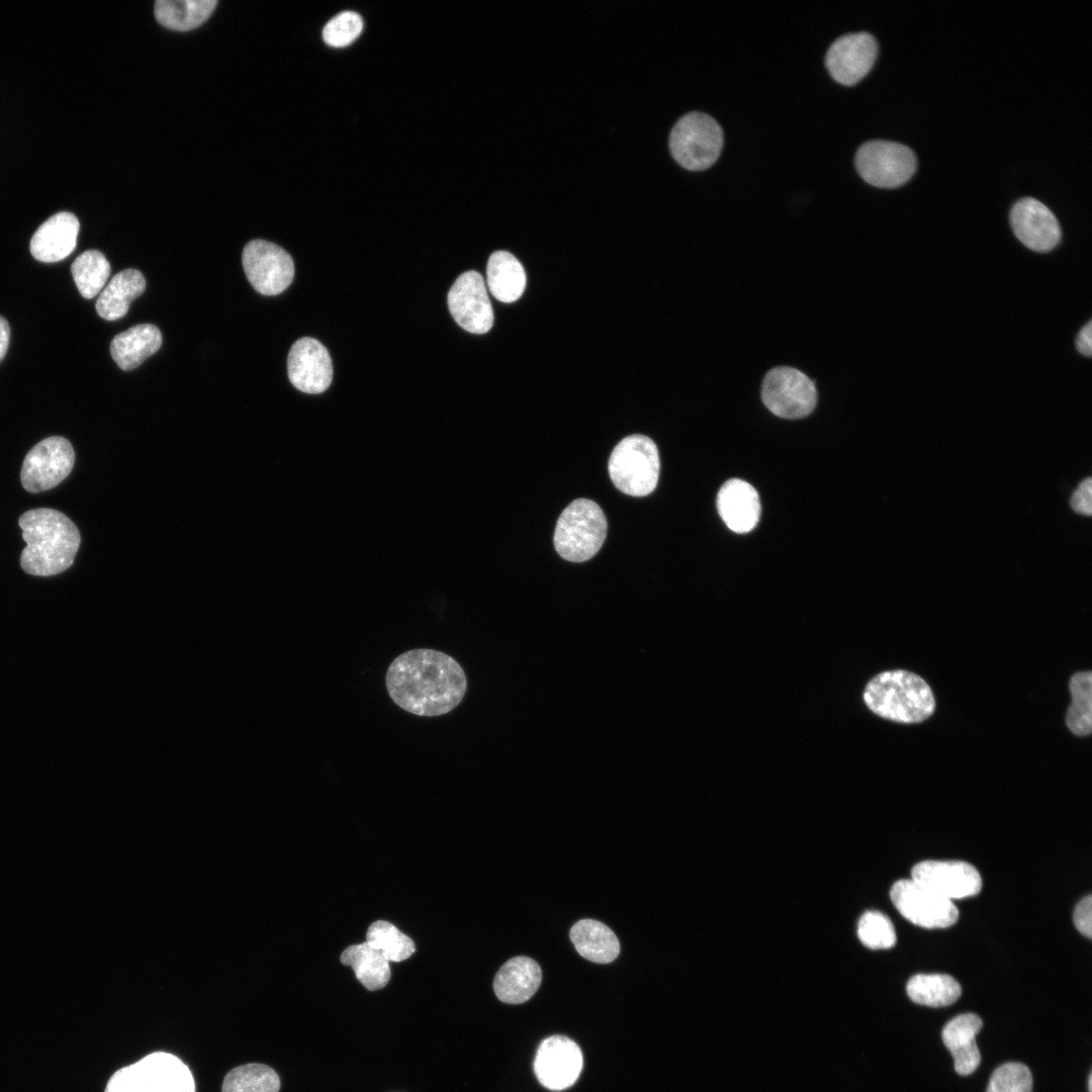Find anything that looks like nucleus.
<instances>
[{
    "label": "nucleus",
    "instance_id": "1",
    "mask_svg": "<svg viewBox=\"0 0 1092 1092\" xmlns=\"http://www.w3.org/2000/svg\"><path fill=\"white\" fill-rule=\"evenodd\" d=\"M385 684L398 707L423 717L451 712L461 703L467 689L461 665L450 655L429 648L398 655L386 671Z\"/></svg>",
    "mask_w": 1092,
    "mask_h": 1092
},
{
    "label": "nucleus",
    "instance_id": "2",
    "mask_svg": "<svg viewBox=\"0 0 1092 1092\" xmlns=\"http://www.w3.org/2000/svg\"><path fill=\"white\" fill-rule=\"evenodd\" d=\"M26 547L20 556L28 574L50 576L67 570L74 562L81 536L77 526L60 511L39 508L18 520Z\"/></svg>",
    "mask_w": 1092,
    "mask_h": 1092
},
{
    "label": "nucleus",
    "instance_id": "3",
    "mask_svg": "<svg viewBox=\"0 0 1092 1092\" xmlns=\"http://www.w3.org/2000/svg\"><path fill=\"white\" fill-rule=\"evenodd\" d=\"M863 701L876 715L899 723H918L935 708L933 693L919 675L902 669L884 671L866 686Z\"/></svg>",
    "mask_w": 1092,
    "mask_h": 1092
},
{
    "label": "nucleus",
    "instance_id": "4",
    "mask_svg": "<svg viewBox=\"0 0 1092 1092\" xmlns=\"http://www.w3.org/2000/svg\"><path fill=\"white\" fill-rule=\"evenodd\" d=\"M188 1066L166 1052H154L117 1070L104 1092H195Z\"/></svg>",
    "mask_w": 1092,
    "mask_h": 1092
},
{
    "label": "nucleus",
    "instance_id": "5",
    "mask_svg": "<svg viewBox=\"0 0 1092 1092\" xmlns=\"http://www.w3.org/2000/svg\"><path fill=\"white\" fill-rule=\"evenodd\" d=\"M607 529L606 516L598 504L575 499L558 518L553 536L555 549L565 560H588L601 549Z\"/></svg>",
    "mask_w": 1092,
    "mask_h": 1092
},
{
    "label": "nucleus",
    "instance_id": "6",
    "mask_svg": "<svg viewBox=\"0 0 1092 1092\" xmlns=\"http://www.w3.org/2000/svg\"><path fill=\"white\" fill-rule=\"evenodd\" d=\"M608 467L610 477L620 491L645 496L655 489L659 477L657 447L646 436H628L612 451Z\"/></svg>",
    "mask_w": 1092,
    "mask_h": 1092
},
{
    "label": "nucleus",
    "instance_id": "7",
    "mask_svg": "<svg viewBox=\"0 0 1092 1092\" xmlns=\"http://www.w3.org/2000/svg\"><path fill=\"white\" fill-rule=\"evenodd\" d=\"M672 158L688 170H704L719 158L723 131L709 114L692 111L682 115L669 135Z\"/></svg>",
    "mask_w": 1092,
    "mask_h": 1092
},
{
    "label": "nucleus",
    "instance_id": "8",
    "mask_svg": "<svg viewBox=\"0 0 1092 1092\" xmlns=\"http://www.w3.org/2000/svg\"><path fill=\"white\" fill-rule=\"evenodd\" d=\"M854 163L860 177L879 188L899 187L908 182L916 170V157L910 148L884 140L862 144Z\"/></svg>",
    "mask_w": 1092,
    "mask_h": 1092
},
{
    "label": "nucleus",
    "instance_id": "9",
    "mask_svg": "<svg viewBox=\"0 0 1092 1092\" xmlns=\"http://www.w3.org/2000/svg\"><path fill=\"white\" fill-rule=\"evenodd\" d=\"M761 397L765 406L776 416L800 419L814 410L817 390L814 382L803 372L782 366L766 373L761 386Z\"/></svg>",
    "mask_w": 1092,
    "mask_h": 1092
},
{
    "label": "nucleus",
    "instance_id": "10",
    "mask_svg": "<svg viewBox=\"0 0 1092 1092\" xmlns=\"http://www.w3.org/2000/svg\"><path fill=\"white\" fill-rule=\"evenodd\" d=\"M75 452L69 440L61 436L46 438L26 454L20 472L23 488L37 493L61 483L73 469Z\"/></svg>",
    "mask_w": 1092,
    "mask_h": 1092
},
{
    "label": "nucleus",
    "instance_id": "11",
    "mask_svg": "<svg viewBox=\"0 0 1092 1092\" xmlns=\"http://www.w3.org/2000/svg\"><path fill=\"white\" fill-rule=\"evenodd\" d=\"M242 263L249 282L263 295L279 294L293 280L294 264L291 256L271 242H249L243 250Z\"/></svg>",
    "mask_w": 1092,
    "mask_h": 1092
},
{
    "label": "nucleus",
    "instance_id": "12",
    "mask_svg": "<svg viewBox=\"0 0 1092 1092\" xmlns=\"http://www.w3.org/2000/svg\"><path fill=\"white\" fill-rule=\"evenodd\" d=\"M891 900L897 910L915 925L945 928L954 924L959 910L952 903L913 880L895 882Z\"/></svg>",
    "mask_w": 1092,
    "mask_h": 1092
},
{
    "label": "nucleus",
    "instance_id": "13",
    "mask_svg": "<svg viewBox=\"0 0 1092 1092\" xmlns=\"http://www.w3.org/2000/svg\"><path fill=\"white\" fill-rule=\"evenodd\" d=\"M447 303L453 318L465 331L484 334L491 329L493 310L478 272L461 274L448 292Z\"/></svg>",
    "mask_w": 1092,
    "mask_h": 1092
},
{
    "label": "nucleus",
    "instance_id": "14",
    "mask_svg": "<svg viewBox=\"0 0 1092 1092\" xmlns=\"http://www.w3.org/2000/svg\"><path fill=\"white\" fill-rule=\"evenodd\" d=\"M878 50L876 38L869 32L843 34L829 47L825 58L826 68L838 83L854 85L872 69Z\"/></svg>",
    "mask_w": 1092,
    "mask_h": 1092
},
{
    "label": "nucleus",
    "instance_id": "15",
    "mask_svg": "<svg viewBox=\"0 0 1092 1092\" xmlns=\"http://www.w3.org/2000/svg\"><path fill=\"white\" fill-rule=\"evenodd\" d=\"M912 880L947 899L980 893L982 879L972 864L961 860H924L912 869Z\"/></svg>",
    "mask_w": 1092,
    "mask_h": 1092
},
{
    "label": "nucleus",
    "instance_id": "16",
    "mask_svg": "<svg viewBox=\"0 0 1092 1092\" xmlns=\"http://www.w3.org/2000/svg\"><path fill=\"white\" fill-rule=\"evenodd\" d=\"M581 1069L580 1049L570 1038L554 1035L539 1045L534 1071L544 1087L556 1091L568 1088L576 1081Z\"/></svg>",
    "mask_w": 1092,
    "mask_h": 1092
},
{
    "label": "nucleus",
    "instance_id": "17",
    "mask_svg": "<svg viewBox=\"0 0 1092 1092\" xmlns=\"http://www.w3.org/2000/svg\"><path fill=\"white\" fill-rule=\"evenodd\" d=\"M290 382L305 393H321L331 384L333 366L327 348L317 340L304 337L290 348L287 358Z\"/></svg>",
    "mask_w": 1092,
    "mask_h": 1092
},
{
    "label": "nucleus",
    "instance_id": "18",
    "mask_svg": "<svg viewBox=\"0 0 1092 1092\" xmlns=\"http://www.w3.org/2000/svg\"><path fill=\"white\" fill-rule=\"evenodd\" d=\"M1010 223L1017 239L1035 252L1052 251L1061 240L1057 217L1048 206L1032 197L1022 198L1013 205Z\"/></svg>",
    "mask_w": 1092,
    "mask_h": 1092
},
{
    "label": "nucleus",
    "instance_id": "19",
    "mask_svg": "<svg viewBox=\"0 0 1092 1092\" xmlns=\"http://www.w3.org/2000/svg\"><path fill=\"white\" fill-rule=\"evenodd\" d=\"M80 223L75 214L61 211L48 218L33 234L30 253L43 263L68 257L75 249Z\"/></svg>",
    "mask_w": 1092,
    "mask_h": 1092
},
{
    "label": "nucleus",
    "instance_id": "20",
    "mask_svg": "<svg viewBox=\"0 0 1092 1092\" xmlns=\"http://www.w3.org/2000/svg\"><path fill=\"white\" fill-rule=\"evenodd\" d=\"M717 509L726 526L739 534L751 531L760 518L757 491L748 482L737 478L722 485L717 495Z\"/></svg>",
    "mask_w": 1092,
    "mask_h": 1092
},
{
    "label": "nucleus",
    "instance_id": "21",
    "mask_svg": "<svg viewBox=\"0 0 1092 1092\" xmlns=\"http://www.w3.org/2000/svg\"><path fill=\"white\" fill-rule=\"evenodd\" d=\"M982 1026V1019L968 1012L949 1020L941 1031L942 1041L953 1057L954 1070L959 1075L972 1074L981 1063L976 1035Z\"/></svg>",
    "mask_w": 1092,
    "mask_h": 1092
},
{
    "label": "nucleus",
    "instance_id": "22",
    "mask_svg": "<svg viewBox=\"0 0 1092 1092\" xmlns=\"http://www.w3.org/2000/svg\"><path fill=\"white\" fill-rule=\"evenodd\" d=\"M541 981L540 966L528 957L519 956L509 960L497 971L493 990L502 1002L520 1004L536 993Z\"/></svg>",
    "mask_w": 1092,
    "mask_h": 1092
},
{
    "label": "nucleus",
    "instance_id": "23",
    "mask_svg": "<svg viewBox=\"0 0 1092 1092\" xmlns=\"http://www.w3.org/2000/svg\"><path fill=\"white\" fill-rule=\"evenodd\" d=\"M161 344L160 330L152 324H141L116 335L111 341L110 353L118 367L128 371L157 352Z\"/></svg>",
    "mask_w": 1092,
    "mask_h": 1092
},
{
    "label": "nucleus",
    "instance_id": "24",
    "mask_svg": "<svg viewBox=\"0 0 1092 1092\" xmlns=\"http://www.w3.org/2000/svg\"><path fill=\"white\" fill-rule=\"evenodd\" d=\"M569 935L577 952L590 962L611 963L620 952L617 936L600 921L579 920L571 927Z\"/></svg>",
    "mask_w": 1092,
    "mask_h": 1092
},
{
    "label": "nucleus",
    "instance_id": "25",
    "mask_svg": "<svg viewBox=\"0 0 1092 1092\" xmlns=\"http://www.w3.org/2000/svg\"><path fill=\"white\" fill-rule=\"evenodd\" d=\"M146 288L144 275L136 269H125L113 276L96 301V311L106 321L122 317L129 304Z\"/></svg>",
    "mask_w": 1092,
    "mask_h": 1092
},
{
    "label": "nucleus",
    "instance_id": "26",
    "mask_svg": "<svg viewBox=\"0 0 1092 1092\" xmlns=\"http://www.w3.org/2000/svg\"><path fill=\"white\" fill-rule=\"evenodd\" d=\"M486 280L491 294L506 303L519 299L526 287V273L522 264L507 251H496L490 255Z\"/></svg>",
    "mask_w": 1092,
    "mask_h": 1092
},
{
    "label": "nucleus",
    "instance_id": "27",
    "mask_svg": "<svg viewBox=\"0 0 1092 1092\" xmlns=\"http://www.w3.org/2000/svg\"><path fill=\"white\" fill-rule=\"evenodd\" d=\"M341 962L352 967L358 981L370 991L382 989L390 979L389 962L366 941L348 946Z\"/></svg>",
    "mask_w": 1092,
    "mask_h": 1092
},
{
    "label": "nucleus",
    "instance_id": "28",
    "mask_svg": "<svg viewBox=\"0 0 1092 1092\" xmlns=\"http://www.w3.org/2000/svg\"><path fill=\"white\" fill-rule=\"evenodd\" d=\"M216 5V0H158L155 15L161 25L185 31L207 20Z\"/></svg>",
    "mask_w": 1092,
    "mask_h": 1092
},
{
    "label": "nucleus",
    "instance_id": "29",
    "mask_svg": "<svg viewBox=\"0 0 1092 1092\" xmlns=\"http://www.w3.org/2000/svg\"><path fill=\"white\" fill-rule=\"evenodd\" d=\"M906 990L913 1002L929 1007L948 1006L962 993L957 980L945 974H917L908 981Z\"/></svg>",
    "mask_w": 1092,
    "mask_h": 1092
},
{
    "label": "nucleus",
    "instance_id": "30",
    "mask_svg": "<svg viewBox=\"0 0 1092 1092\" xmlns=\"http://www.w3.org/2000/svg\"><path fill=\"white\" fill-rule=\"evenodd\" d=\"M1072 703L1066 715V723L1072 733L1086 736L1092 730V673L1080 671L1070 680Z\"/></svg>",
    "mask_w": 1092,
    "mask_h": 1092
},
{
    "label": "nucleus",
    "instance_id": "31",
    "mask_svg": "<svg viewBox=\"0 0 1092 1092\" xmlns=\"http://www.w3.org/2000/svg\"><path fill=\"white\" fill-rule=\"evenodd\" d=\"M71 272L80 294L90 299L96 296L106 283L110 265L100 251L88 250L75 259Z\"/></svg>",
    "mask_w": 1092,
    "mask_h": 1092
},
{
    "label": "nucleus",
    "instance_id": "32",
    "mask_svg": "<svg viewBox=\"0 0 1092 1092\" xmlns=\"http://www.w3.org/2000/svg\"><path fill=\"white\" fill-rule=\"evenodd\" d=\"M277 1073L263 1064H246L231 1070L223 1079L222 1092H278Z\"/></svg>",
    "mask_w": 1092,
    "mask_h": 1092
},
{
    "label": "nucleus",
    "instance_id": "33",
    "mask_svg": "<svg viewBox=\"0 0 1092 1092\" xmlns=\"http://www.w3.org/2000/svg\"><path fill=\"white\" fill-rule=\"evenodd\" d=\"M366 942L380 951L388 962L404 961L416 951L413 939L384 920L370 924L366 932Z\"/></svg>",
    "mask_w": 1092,
    "mask_h": 1092
},
{
    "label": "nucleus",
    "instance_id": "34",
    "mask_svg": "<svg viewBox=\"0 0 1092 1092\" xmlns=\"http://www.w3.org/2000/svg\"><path fill=\"white\" fill-rule=\"evenodd\" d=\"M857 935L863 945L873 949L890 948L897 939L892 921L878 911H867L860 916Z\"/></svg>",
    "mask_w": 1092,
    "mask_h": 1092
},
{
    "label": "nucleus",
    "instance_id": "35",
    "mask_svg": "<svg viewBox=\"0 0 1092 1092\" xmlns=\"http://www.w3.org/2000/svg\"><path fill=\"white\" fill-rule=\"evenodd\" d=\"M1032 1075L1022 1063L1009 1062L998 1067L989 1080L986 1092H1031Z\"/></svg>",
    "mask_w": 1092,
    "mask_h": 1092
},
{
    "label": "nucleus",
    "instance_id": "36",
    "mask_svg": "<svg viewBox=\"0 0 1092 1092\" xmlns=\"http://www.w3.org/2000/svg\"><path fill=\"white\" fill-rule=\"evenodd\" d=\"M363 20L354 11H343L331 18L323 29L324 41L333 48L352 43L362 32Z\"/></svg>",
    "mask_w": 1092,
    "mask_h": 1092
},
{
    "label": "nucleus",
    "instance_id": "37",
    "mask_svg": "<svg viewBox=\"0 0 1092 1092\" xmlns=\"http://www.w3.org/2000/svg\"><path fill=\"white\" fill-rule=\"evenodd\" d=\"M1074 924L1080 933L1091 938L1092 936V896L1082 899L1074 911Z\"/></svg>",
    "mask_w": 1092,
    "mask_h": 1092
},
{
    "label": "nucleus",
    "instance_id": "38",
    "mask_svg": "<svg viewBox=\"0 0 1092 1092\" xmlns=\"http://www.w3.org/2000/svg\"><path fill=\"white\" fill-rule=\"evenodd\" d=\"M1091 478L1088 477L1074 491L1070 504L1076 513L1086 516L1091 515Z\"/></svg>",
    "mask_w": 1092,
    "mask_h": 1092
},
{
    "label": "nucleus",
    "instance_id": "39",
    "mask_svg": "<svg viewBox=\"0 0 1092 1092\" xmlns=\"http://www.w3.org/2000/svg\"><path fill=\"white\" fill-rule=\"evenodd\" d=\"M1076 346H1077L1078 351L1082 355L1087 356V357L1091 356V354H1092V323H1091V321H1089L1080 330V332H1079V334L1077 336V339H1076Z\"/></svg>",
    "mask_w": 1092,
    "mask_h": 1092
},
{
    "label": "nucleus",
    "instance_id": "40",
    "mask_svg": "<svg viewBox=\"0 0 1092 1092\" xmlns=\"http://www.w3.org/2000/svg\"><path fill=\"white\" fill-rule=\"evenodd\" d=\"M10 338V328L7 321L0 315V362L4 358Z\"/></svg>",
    "mask_w": 1092,
    "mask_h": 1092
},
{
    "label": "nucleus",
    "instance_id": "41",
    "mask_svg": "<svg viewBox=\"0 0 1092 1092\" xmlns=\"http://www.w3.org/2000/svg\"><path fill=\"white\" fill-rule=\"evenodd\" d=\"M1091 1079H1092V1075L1090 1074V1075H1089V1078H1088V1090H1089V1092H1092V1089H1091V1085H1092V1083H1091Z\"/></svg>",
    "mask_w": 1092,
    "mask_h": 1092
}]
</instances>
